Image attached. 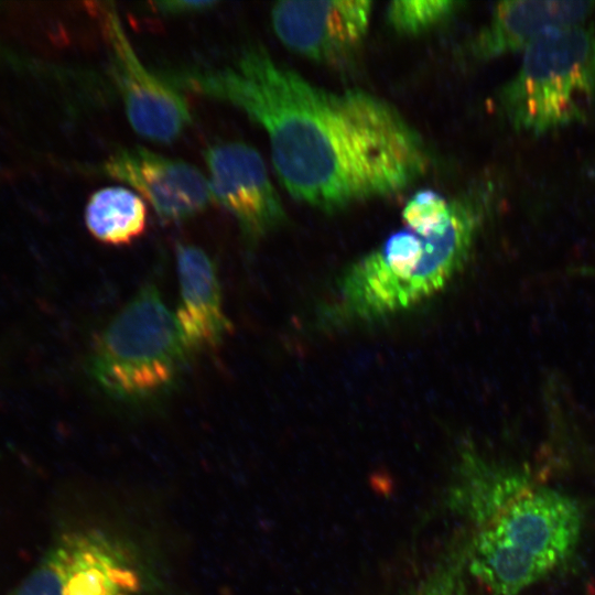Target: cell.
<instances>
[{
  "label": "cell",
  "mask_w": 595,
  "mask_h": 595,
  "mask_svg": "<svg viewBox=\"0 0 595 595\" xmlns=\"http://www.w3.org/2000/svg\"><path fill=\"white\" fill-rule=\"evenodd\" d=\"M161 74L261 127L283 187L324 212L400 192L428 165L421 136L390 102L358 88L317 86L260 44L246 45L219 67Z\"/></svg>",
  "instance_id": "obj_1"
},
{
  "label": "cell",
  "mask_w": 595,
  "mask_h": 595,
  "mask_svg": "<svg viewBox=\"0 0 595 595\" xmlns=\"http://www.w3.org/2000/svg\"><path fill=\"white\" fill-rule=\"evenodd\" d=\"M446 502L458 516L466 570L491 595H518L576 548L582 511L570 496L523 467L464 448Z\"/></svg>",
  "instance_id": "obj_2"
},
{
  "label": "cell",
  "mask_w": 595,
  "mask_h": 595,
  "mask_svg": "<svg viewBox=\"0 0 595 595\" xmlns=\"http://www.w3.org/2000/svg\"><path fill=\"white\" fill-rule=\"evenodd\" d=\"M450 218L428 234L407 226L350 264L336 282L323 317L331 326L382 320L442 291L467 263L483 215L454 199Z\"/></svg>",
  "instance_id": "obj_3"
},
{
  "label": "cell",
  "mask_w": 595,
  "mask_h": 595,
  "mask_svg": "<svg viewBox=\"0 0 595 595\" xmlns=\"http://www.w3.org/2000/svg\"><path fill=\"white\" fill-rule=\"evenodd\" d=\"M188 358L174 313L150 283L102 328L87 366L95 385L110 400L144 408L172 393Z\"/></svg>",
  "instance_id": "obj_4"
},
{
  "label": "cell",
  "mask_w": 595,
  "mask_h": 595,
  "mask_svg": "<svg viewBox=\"0 0 595 595\" xmlns=\"http://www.w3.org/2000/svg\"><path fill=\"white\" fill-rule=\"evenodd\" d=\"M594 101L595 32L583 24L533 42L499 93L509 123L533 134L581 121Z\"/></svg>",
  "instance_id": "obj_5"
},
{
  "label": "cell",
  "mask_w": 595,
  "mask_h": 595,
  "mask_svg": "<svg viewBox=\"0 0 595 595\" xmlns=\"http://www.w3.org/2000/svg\"><path fill=\"white\" fill-rule=\"evenodd\" d=\"M140 574L115 540L91 530L61 537L13 595H137Z\"/></svg>",
  "instance_id": "obj_6"
},
{
  "label": "cell",
  "mask_w": 595,
  "mask_h": 595,
  "mask_svg": "<svg viewBox=\"0 0 595 595\" xmlns=\"http://www.w3.org/2000/svg\"><path fill=\"white\" fill-rule=\"evenodd\" d=\"M95 6L112 78L131 128L156 143L177 140L192 123L188 101L178 88L141 62L115 4L97 2Z\"/></svg>",
  "instance_id": "obj_7"
},
{
  "label": "cell",
  "mask_w": 595,
  "mask_h": 595,
  "mask_svg": "<svg viewBox=\"0 0 595 595\" xmlns=\"http://www.w3.org/2000/svg\"><path fill=\"white\" fill-rule=\"evenodd\" d=\"M212 201L235 218L242 241L252 247L286 220L282 201L260 153L241 141L204 151Z\"/></svg>",
  "instance_id": "obj_8"
},
{
  "label": "cell",
  "mask_w": 595,
  "mask_h": 595,
  "mask_svg": "<svg viewBox=\"0 0 595 595\" xmlns=\"http://www.w3.org/2000/svg\"><path fill=\"white\" fill-rule=\"evenodd\" d=\"M372 12L368 0L279 1L271 25L290 51L315 62H339L367 35Z\"/></svg>",
  "instance_id": "obj_9"
},
{
  "label": "cell",
  "mask_w": 595,
  "mask_h": 595,
  "mask_svg": "<svg viewBox=\"0 0 595 595\" xmlns=\"http://www.w3.org/2000/svg\"><path fill=\"white\" fill-rule=\"evenodd\" d=\"M97 169L138 191L165 221L190 219L212 202L208 181L194 165L141 145L116 150Z\"/></svg>",
  "instance_id": "obj_10"
},
{
  "label": "cell",
  "mask_w": 595,
  "mask_h": 595,
  "mask_svg": "<svg viewBox=\"0 0 595 595\" xmlns=\"http://www.w3.org/2000/svg\"><path fill=\"white\" fill-rule=\"evenodd\" d=\"M175 258L180 302L174 316L183 344L190 356L215 350L231 329L216 266L205 250L192 244L177 245Z\"/></svg>",
  "instance_id": "obj_11"
},
{
  "label": "cell",
  "mask_w": 595,
  "mask_h": 595,
  "mask_svg": "<svg viewBox=\"0 0 595 595\" xmlns=\"http://www.w3.org/2000/svg\"><path fill=\"white\" fill-rule=\"evenodd\" d=\"M592 1H504L472 42L478 60L524 51L552 31L582 25L594 11Z\"/></svg>",
  "instance_id": "obj_12"
},
{
  "label": "cell",
  "mask_w": 595,
  "mask_h": 595,
  "mask_svg": "<svg viewBox=\"0 0 595 595\" xmlns=\"http://www.w3.org/2000/svg\"><path fill=\"white\" fill-rule=\"evenodd\" d=\"M84 219L87 230L98 241L126 246L144 234L147 205L142 197L127 187L108 186L90 195Z\"/></svg>",
  "instance_id": "obj_13"
},
{
  "label": "cell",
  "mask_w": 595,
  "mask_h": 595,
  "mask_svg": "<svg viewBox=\"0 0 595 595\" xmlns=\"http://www.w3.org/2000/svg\"><path fill=\"white\" fill-rule=\"evenodd\" d=\"M463 538L455 539L430 571L405 595H468Z\"/></svg>",
  "instance_id": "obj_14"
},
{
  "label": "cell",
  "mask_w": 595,
  "mask_h": 595,
  "mask_svg": "<svg viewBox=\"0 0 595 595\" xmlns=\"http://www.w3.org/2000/svg\"><path fill=\"white\" fill-rule=\"evenodd\" d=\"M461 4L450 0H397L389 3L390 25L404 35H418L439 25Z\"/></svg>",
  "instance_id": "obj_15"
},
{
  "label": "cell",
  "mask_w": 595,
  "mask_h": 595,
  "mask_svg": "<svg viewBox=\"0 0 595 595\" xmlns=\"http://www.w3.org/2000/svg\"><path fill=\"white\" fill-rule=\"evenodd\" d=\"M452 201L432 191L416 192L404 205L402 220L404 226L428 234L444 224L452 213Z\"/></svg>",
  "instance_id": "obj_16"
},
{
  "label": "cell",
  "mask_w": 595,
  "mask_h": 595,
  "mask_svg": "<svg viewBox=\"0 0 595 595\" xmlns=\"http://www.w3.org/2000/svg\"><path fill=\"white\" fill-rule=\"evenodd\" d=\"M152 10L163 15H185L201 13L217 7V1L171 0L150 3Z\"/></svg>",
  "instance_id": "obj_17"
},
{
  "label": "cell",
  "mask_w": 595,
  "mask_h": 595,
  "mask_svg": "<svg viewBox=\"0 0 595 595\" xmlns=\"http://www.w3.org/2000/svg\"><path fill=\"white\" fill-rule=\"evenodd\" d=\"M570 272L576 275L595 278V267H578L571 269Z\"/></svg>",
  "instance_id": "obj_18"
}]
</instances>
